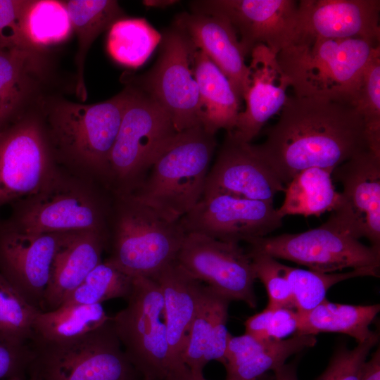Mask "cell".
I'll use <instances>...</instances> for the list:
<instances>
[{
  "label": "cell",
  "instance_id": "obj_1",
  "mask_svg": "<svg viewBox=\"0 0 380 380\" xmlns=\"http://www.w3.org/2000/svg\"><path fill=\"white\" fill-rule=\"evenodd\" d=\"M281 111L266 140L256 146L285 186L305 169L334 170L369 149L363 119L354 106L293 95Z\"/></svg>",
  "mask_w": 380,
  "mask_h": 380
},
{
  "label": "cell",
  "instance_id": "obj_2",
  "mask_svg": "<svg viewBox=\"0 0 380 380\" xmlns=\"http://www.w3.org/2000/svg\"><path fill=\"white\" fill-rule=\"evenodd\" d=\"M380 43L315 39L292 43L277 55L294 96L356 107L365 69Z\"/></svg>",
  "mask_w": 380,
  "mask_h": 380
},
{
  "label": "cell",
  "instance_id": "obj_3",
  "mask_svg": "<svg viewBox=\"0 0 380 380\" xmlns=\"http://www.w3.org/2000/svg\"><path fill=\"white\" fill-rule=\"evenodd\" d=\"M217 145L201 125L177 132L142 184L129 194L171 221H179L202 198Z\"/></svg>",
  "mask_w": 380,
  "mask_h": 380
},
{
  "label": "cell",
  "instance_id": "obj_4",
  "mask_svg": "<svg viewBox=\"0 0 380 380\" xmlns=\"http://www.w3.org/2000/svg\"><path fill=\"white\" fill-rule=\"evenodd\" d=\"M28 345L29 380H139L141 377L122 349L112 317L79 337L62 341L32 337Z\"/></svg>",
  "mask_w": 380,
  "mask_h": 380
},
{
  "label": "cell",
  "instance_id": "obj_5",
  "mask_svg": "<svg viewBox=\"0 0 380 380\" xmlns=\"http://www.w3.org/2000/svg\"><path fill=\"white\" fill-rule=\"evenodd\" d=\"M125 107L109 160L107 182L116 196L132 194L177 132L164 109L151 97L129 85Z\"/></svg>",
  "mask_w": 380,
  "mask_h": 380
},
{
  "label": "cell",
  "instance_id": "obj_6",
  "mask_svg": "<svg viewBox=\"0 0 380 380\" xmlns=\"http://www.w3.org/2000/svg\"><path fill=\"white\" fill-rule=\"evenodd\" d=\"M112 253L107 259L134 277H151L175 260L186 233L131 195L116 196Z\"/></svg>",
  "mask_w": 380,
  "mask_h": 380
},
{
  "label": "cell",
  "instance_id": "obj_7",
  "mask_svg": "<svg viewBox=\"0 0 380 380\" xmlns=\"http://www.w3.org/2000/svg\"><path fill=\"white\" fill-rule=\"evenodd\" d=\"M131 87L103 102L83 104L57 100L47 108L54 143L70 160L97 172L107 181L109 156Z\"/></svg>",
  "mask_w": 380,
  "mask_h": 380
},
{
  "label": "cell",
  "instance_id": "obj_8",
  "mask_svg": "<svg viewBox=\"0 0 380 380\" xmlns=\"http://www.w3.org/2000/svg\"><path fill=\"white\" fill-rule=\"evenodd\" d=\"M126 300L127 306L112 317L123 350L142 379L163 380L175 369L160 286L150 277H134Z\"/></svg>",
  "mask_w": 380,
  "mask_h": 380
},
{
  "label": "cell",
  "instance_id": "obj_9",
  "mask_svg": "<svg viewBox=\"0 0 380 380\" xmlns=\"http://www.w3.org/2000/svg\"><path fill=\"white\" fill-rule=\"evenodd\" d=\"M159 44L154 65L130 82L164 109L177 132L201 125L203 111L191 69L197 49L175 25L163 32Z\"/></svg>",
  "mask_w": 380,
  "mask_h": 380
},
{
  "label": "cell",
  "instance_id": "obj_10",
  "mask_svg": "<svg viewBox=\"0 0 380 380\" xmlns=\"http://www.w3.org/2000/svg\"><path fill=\"white\" fill-rule=\"evenodd\" d=\"M246 243L248 251L289 260L318 272L380 267V248L363 244L328 220L304 232L258 237Z\"/></svg>",
  "mask_w": 380,
  "mask_h": 380
},
{
  "label": "cell",
  "instance_id": "obj_11",
  "mask_svg": "<svg viewBox=\"0 0 380 380\" xmlns=\"http://www.w3.org/2000/svg\"><path fill=\"white\" fill-rule=\"evenodd\" d=\"M11 216L0 224L30 234L94 231L108 236L107 213L102 204L80 188L53 181L37 194L13 204Z\"/></svg>",
  "mask_w": 380,
  "mask_h": 380
},
{
  "label": "cell",
  "instance_id": "obj_12",
  "mask_svg": "<svg viewBox=\"0 0 380 380\" xmlns=\"http://www.w3.org/2000/svg\"><path fill=\"white\" fill-rule=\"evenodd\" d=\"M42 125L35 117L0 131V209L30 197L55 178Z\"/></svg>",
  "mask_w": 380,
  "mask_h": 380
},
{
  "label": "cell",
  "instance_id": "obj_13",
  "mask_svg": "<svg viewBox=\"0 0 380 380\" xmlns=\"http://www.w3.org/2000/svg\"><path fill=\"white\" fill-rule=\"evenodd\" d=\"M175 260L194 278L231 301L256 308L252 262L239 243L186 234Z\"/></svg>",
  "mask_w": 380,
  "mask_h": 380
},
{
  "label": "cell",
  "instance_id": "obj_14",
  "mask_svg": "<svg viewBox=\"0 0 380 380\" xmlns=\"http://www.w3.org/2000/svg\"><path fill=\"white\" fill-rule=\"evenodd\" d=\"M272 202L214 193L201 200L179 221L186 234L232 243L267 236L282 225Z\"/></svg>",
  "mask_w": 380,
  "mask_h": 380
},
{
  "label": "cell",
  "instance_id": "obj_15",
  "mask_svg": "<svg viewBox=\"0 0 380 380\" xmlns=\"http://www.w3.org/2000/svg\"><path fill=\"white\" fill-rule=\"evenodd\" d=\"M332 178L341 184L343 191L328 220L380 248V155L365 150L338 166Z\"/></svg>",
  "mask_w": 380,
  "mask_h": 380
},
{
  "label": "cell",
  "instance_id": "obj_16",
  "mask_svg": "<svg viewBox=\"0 0 380 380\" xmlns=\"http://www.w3.org/2000/svg\"><path fill=\"white\" fill-rule=\"evenodd\" d=\"M193 13L219 14L235 29L246 55L259 44L277 54L293 33L298 1L202 0L191 2Z\"/></svg>",
  "mask_w": 380,
  "mask_h": 380
},
{
  "label": "cell",
  "instance_id": "obj_17",
  "mask_svg": "<svg viewBox=\"0 0 380 380\" xmlns=\"http://www.w3.org/2000/svg\"><path fill=\"white\" fill-rule=\"evenodd\" d=\"M68 233L30 234L0 224V274L39 310L53 259Z\"/></svg>",
  "mask_w": 380,
  "mask_h": 380
},
{
  "label": "cell",
  "instance_id": "obj_18",
  "mask_svg": "<svg viewBox=\"0 0 380 380\" xmlns=\"http://www.w3.org/2000/svg\"><path fill=\"white\" fill-rule=\"evenodd\" d=\"M379 23V0H300L290 44L348 38L380 43Z\"/></svg>",
  "mask_w": 380,
  "mask_h": 380
},
{
  "label": "cell",
  "instance_id": "obj_19",
  "mask_svg": "<svg viewBox=\"0 0 380 380\" xmlns=\"http://www.w3.org/2000/svg\"><path fill=\"white\" fill-rule=\"evenodd\" d=\"M285 189L256 145L239 140L227 132L208 172L203 195L222 193L273 203L276 194Z\"/></svg>",
  "mask_w": 380,
  "mask_h": 380
},
{
  "label": "cell",
  "instance_id": "obj_20",
  "mask_svg": "<svg viewBox=\"0 0 380 380\" xmlns=\"http://www.w3.org/2000/svg\"><path fill=\"white\" fill-rule=\"evenodd\" d=\"M275 53L265 45H256L251 51L248 66L249 85L243 101L246 108L238 116L236 126L230 131L234 137L250 143L265 123L281 110L290 87Z\"/></svg>",
  "mask_w": 380,
  "mask_h": 380
},
{
  "label": "cell",
  "instance_id": "obj_21",
  "mask_svg": "<svg viewBox=\"0 0 380 380\" xmlns=\"http://www.w3.org/2000/svg\"><path fill=\"white\" fill-rule=\"evenodd\" d=\"M174 25L224 73L242 102L249 85V70L246 53L231 23L219 14L192 12L179 14Z\"/></svg>",
  "mask_w": 380,
  "mask_h": 380
},
{
  "label": "cell",
  "instance_id": "obj_22",
  "mask_svg": "<svg viewBox=\"0 0 380 380\" xmlns=\"http://www.w3.org/2000/svg\"><path fill=\"white\" fill-rule=\"evenodd\" d=\"M150 278L159 284L163 294L167 342L175 371L185 366L182 356L204 285L190 275L176 260Z\"/></svg>",
  "mask_w": 380,
  "mask_h": 380
},
{
  "label": "cell",
  "instance_id": "obj_23",
  "mask_svg": "<svg viewBox=\"0 0 380 380\" xmlns=\"http://www.w3.org/2000/svg\"><path fill=\"white\" fill-rule=\"evenodd\" d=\"M107 238L94 231L68 233L53 259L42 311L59 308L89 272L102 262Z\"/></svg>",
  "mask_w": 380,
  "mask_h": 380
},
{
  "label": "cell",
  "instance_id": "obj_24",
  "mask_svg": "<svg viewBox=\"0 0 380 380\" xmlns=\"http://www.w3.org/2000/svg\"><path fill=\"white\" fill-rule=\"evenodd\" d=\"M313 335H293L281 341H261L249 334H229L222 365L225 380H259L285 364L291 355L313 347Z\"/></svg>",
  "mask_w": 380,
  "mask_h": 380
},
{
  "label": "cell",
  "instance_id": "obj_25",
  "mask_svg": "<svg viewBox=\"0 0 380 380\" xmlns=\"http://www.w3.org/2000/svg\"><path fill=\"white\" fill-rule=\"evenodd\" d=\"M230 301L204 285L182 356L184 365L193 374H203L204 367L212 360L223 363L229 334L227 322Z\"/></svg>",
  "mask_w": 380,
  "mask_h": 380
},
{
  "label": "cell",
  "instance_id": "obj_26",
  "mask_svg": "<svg viewBox=\"0 0 380 380\" xmlns=\"http://www.w3.org/2000/svg\"><path fill=\"white\" fill-rule=\"evenodd\" d=\"M191 69L203 111L201 125L213 134L221 129L232 131L241 111V102L230 82L199 49L194 53Z\"/></svg>",
  "mask_w": 380,
  "mask_h": 380
},
{
  "label": "cell",
  "instance_id": "obj_27",
  "mask_svg": "<svg viewBox=\"0 0 380 380\" xmlns=\"http://www.w3.org/2000/svg\"><path fill=\"white\" fill-rule=\"evenodd\" d=\"M380 311V305H353L332 303L325 299L310 310L298 313L294 335L340 333L353 338L357 343L374 333L369 326Z\"/></svg>",
  "mask_w": 380,
  "mask_h": 380
},
{
  "label": "cell",
  "instance_id": "obj_28",
  "mask_svg": "<svg viewBox=\"0 0 380 380\" xmlns=\"http://www.w3.org/2000/svg\"><path fill=\"white\" fill-rule=\"evenodd\" d=\"M64 3L77 38L76 94L85 101L87 92L84 70L88 51L96 38L122 19L124 13L118 1L113 0H70Z\"/></svg>",
  "mask_w": 380,
  "mask_h": 380
},
{
  "label": "cell",
  "instance_id": "obj_29",
  "mask_svg": "<svg viewBox=\"0 0 380 380\" xmlns=\"http://www.w3.org/2000/svg\"><path fill=\"white\" fill-rule=\"evenodd\" d=\"M333 170L310 167L301 171L286 186L285 197L277 209L283 218L299 215L319 217L334 211L339 205L341 195L336 191L332 178Z\"/></svg>",
  "mask_w": 380,
  "mask_h": 380
},
{
  "label": "cell",
  "instance_id": "obj_30",
  "mask_svg": "<svg viewBox=\"0 0 380 380\" xmlns=\"http://www.w3.org/2000/svg\"><path fill=\"white\" fill-rule=\"evenodd\" d=\"M110 319L101 304L61 305L37 313L32 338L47 341L71 339L99 328Z\"/></svg>",
  "mask_w": 380,
  "mask_h": 380
},
{
  "label": "cell",
  "instance_id": "obj_31",
  "mask_svg": "<svg viewBox=\"0 0 380 380\" xmlns=\"http://www.w3.org/2000/svg\"><path fill=\"white\" fill-rule=\"evenodd\" d=\"M37 52L0 49V131L18 111L32 87Z\"/></svg>",
  "mask_w": 380,
  "mask_h": 380
},
{
  "label": "cell",
  "instance_id": "obj_32",
  "mask_svg": "<svg viewBox=\"0 0 380 380\" xmlns=\"http://www.w3.org/2000/svg\"><path fill=\"white\" fill-rule=\"evenodd\" d=\"M160 39L161 34L145 19L122 18L109 29L107 50L116 62L137 68L147 61Z\"/></svg>",
  "mask_w": 380,
  "mask_h": 380
},
{
  "label": "cell",
  "instance_id": "obj_33",
  "mask_svg": "<svg viewBox=\"0 0 380 380\" xmlns=\"http://www.w3.org/2000/svg\"><path fill=\"white\" fill-rule=\"evenodd\" d=\"M21 25L26 40L33 49L65 40L72 29L63 1L27 0Z\"/></svg>",
  "mask_w": 380,
  "mask_h": 380
},
{
  "label": "cell",
  "instance_id": "obj_34",
  "mask_svg": "<svg viewBox=\"0 0 380 380\" xmlns=\"http://www.w3.org/2000/svg\"><path fill=\"white\" fill-rule=\"evenodd\" d=\"M282 270L290 285L295 310L304 312L326 299L329 289L336 284L359 277H379V267H365L345 272L323 273L282 264Z\"/></svg>",
  "mask_w": 380,
  "mask_h": 380
},
{
  "label": "cell",
  "instance_id": "obj_35",
  "mask_svg": "<svg viewBox=\"0 0 380 380\" xmlns=\"http://www.w3.org/2000/svg\"><path fill=\"white\" fill-rule=\"evenodd\" d=\"M132 283V277L106 259L89 272L61 305H94L113 298L127 299Z\"/></svg>",
  "mask_w": 380,
  "mask_h": 380
},
{
  "label": "cell",
  "instance_id": "obj_36",
  "mask_svg": "<svg viewBox=\"0 0 380 380\" xmlns=\"http://www.w3.org/2000/svg\"><path fill=\"white\" fill-rule=\"evenodd\" d=\"M39 311L0 274V335L20 343H28Z\"/></svg>",
  "mask_w": 380,
  "mask_h": 380
},
{
  "label": "cell",
  "instance_id": "obj_37",
  "mask_svg": "<svg viewBox=\"0 0 380 380\" xmlns=\"http://www.w3.org/2000/svg\"><path fill=\"white\" fill-rule=\"evenodd\" d=\"M356 108L365 123L369 149L380 155V45L365 69Z\"/></svg>",
  "mask_w": 380,
  "mask_h": 380
},
{
  "label": "cell",
  "instance_id": "obj_38",
  "mask_svg": "<svg viewBox=\"0 0 380 380\" xmlns=\"http://www.w3.org/2000/svg\"><path fill=\"white\" fill-rule=\"evenodd\" d=\"M255 279L265 287L268 296L267 307L294 309L290 285L282 270V264L265 253L248 251Z\"/></svg>",
  "mask_w": 380,
  "mask_h": 380
},
{
  "label": "cell",
  "instance_id": "obj_39",
  "mask_svg": "<svg viewBox=\"0 0 380 380\" xmlns=\"http://www.w3.org/2000/svg\"><path fill=\"white\" fill-rule=\"evenodd\" d=\"M298 313L294 309L266 307L245 322L246 334L261 341H281L296 334Z\"/></svg>",
  "mask_w": 380,
  "mask_h": 380
},
{
  "label": "cell",
  "instance_id": "obj_40",
  "mask_svg": "<svg viewBox=\"0 0 380 380\" xmlns=\"http://www.w3.org/2000/svg\"><path fill=\"white\" fill-rule=\"evenodd\" d=\"M379 340V334H373L353 349L342 346L336 349L327 369L316 380H361L363 367L372 348Z\"/></svg>",
  "mask_w": 380,
  "mask_h": 380
},
{
  "label": "cell",
  "instance_id": "obj_41",
  "mask_svg": "<svg viewBox=\"0 0 380 380\" xmlns=\"http://www.w3.org/2000/svg\"><path fill=\"white\" fill-rule=\"evenodd\" d=\"M27 0H0V49L37 52L23 34L21 20Z\"/></svg>",
  "mask_w": 380,
  "mask_h": 380
},
{
  "label": "cell",
  "instance_id": "obj_42",
  "mask_svg": "<svg viewBox=\"0 0 380 380\" xmlns=\"http://www.w3.org/2000/svg\"><path fill=\"white\" fill-rule=\"evenodd\" d=\"M30 357L28 343H20L0 335V380L27 379Z\"/></svg>",
  "mask_w": 380,
  "mask_h": 380
},
{
  "label": "cell",
  "instance_id": "obj_43",
  "mask_svg": "<svg viewBox=\"0 0 380 380\" xmlns=\"http://www.w3.org/2000/svg\"><path fill=\"white\" fill-rule=\"evenodd\" d=\"M361 380H380V348L372 353L371 358L365 363Z\"/></svg>",
  "mask_w": 380,
  "mask_h": 380
},
{
  "label": "cell",
  "instance_id": "obj_44",
  "mask_svg": "<svg viewBox=\"0 0 380 380\" xmlns=\"http://www.w3.org/2000/svg\"><path fill=\"white\" fill-rule=\"evenodd\" d=\"M296 370V362H291L288 365L284 364L273 371L274 375L270 380H298Z\"/></svg>",
  "mask_w": 380,
  "mask_h": 380
},
{
  "label": "cell",
  "instance_id": "obj_45",
  "mask_svg": "<svg viewBox=\"0 0 380 380\" xmlns=\"http://www.w3.org/2000/svg\"><path fill=\"white\" fill-rule=\"evenodd\" d=\"M163 380H206L203 374H193L186 366L170 373Z\"/></svg>",
  "mask_w": 380,
  "mask_h": 380
},
{
  "label": "cell",
  "instance_id": "obj_46",
  "mask_svg": "<svg viewBox=\"0 0 380 380\" xmlns=\"http://www.w3.org/2000/svg\"><path fill=\"white\" fill-rule=\"evenodd\" d=\"M144 4L146 6L158 7V8H165L170 6L176 3H178V1L175 0H146L143 1Z\"/></svg>",
  "mask_w": 380,
  "mask_h": 380
},
{
  "label": "cell",
  "instance_id": "obj_47",
  "mask_svg": "<svg viewBox=\"0 0 380 380\" xmlns=\"http://www.w3.org/2000/svg\"><path fill=\"white\" fill-rule=\"evenodd\" d=\"M7 380H29V379H25V378H22V377H13Z\"/></svg>",
  "mask_w": 380,
  "mask_h": 380
},
{
  "label": "cell",
  "instance_id": "obj_48",
  "mask_svg": "<svg viewBox=\"0 0 380 380\" xmlns=\"http://www.w3.org/2000/svg\"><path fill=\"white\" fill-rule=\"evenodd\" d=\"M142 380H150V379H142Z\"/></svg>",
  "mask_w": 380,
  "mask_h": 380
}]
</instances>
